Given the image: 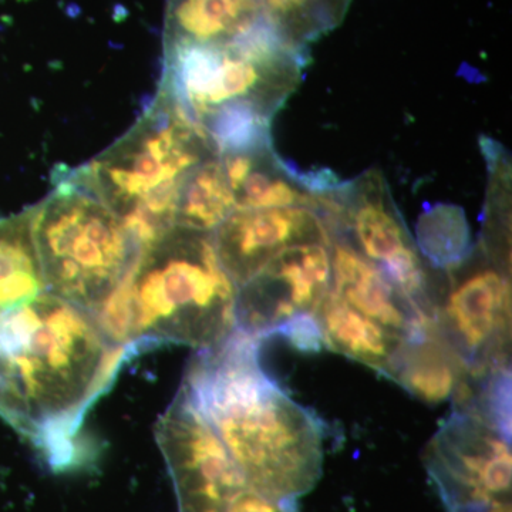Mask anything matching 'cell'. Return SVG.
Instances as JSON below:
<instances>
[{"mask_svg":"<svg viewBox=\"0 0 512 512\" xmlns=\"http://www.w3.org/2000/svg\"><path fill=\"white\" fill-rule=\"evenodd\" d=\"M419 245L437 271L457 265L473 249L463 215L451 207L436 208L424 215L419 227Z\"/></svg>","mask_w":512,"mask_h":512,"instance_id":"cell-21","label":"cell"},{"mask_svg":"<svg viewBox=\"0 0 512 512\" xmlns=\"http://www.w3.org/2000/svg\"><path fill=\"white\" fill-rule=\"evenodd\" d=\"M433 323L473 380L510 370L511 285L508 266L478 244L434 274Z\"/></svg>","mask_w":512,"mask_h":512,"instance_id":"cell-7","label":"cell"},{"mask_svg":"<svg viewBox=\"0 0 512 512\" xmlns=\"http://www.w3.org/2000/svg\"><path fill=\"white\" fill-rule=\"evenodd\" d=\"M306 49L268 22L220 46L163 49L158 93L210 138L218 154L271 144L269 128L301 80Z\"/></svg>","mask_w":512,"mask_h":512,"instance_id":"cell-4","label":"cell"},{"mask_svg":"<svg viewBox=\"0 0 512 512\" xmlns=\"http://www.w3.org/2000/svg\"><path fill=\"white\" fill-rule=\"evenodd\" d=\"M237 298L212 232L175 227L141 249L123 284L92 316L133 356L167 343L201 352L234 335Z\"/></svg>","mask_w":512,"mask_h":512,"instance_id":"cell-3","label":"cell"},{"mask_svg":"<svg viewBox=\"0 0 512 512\" xmlns=\"http://www.w3.org/2000/svg\"><path fill=\"white\" fill-rule=\"evenodd\" d=\"M451 512H464V511H451Z\"/></svg>","mask_w":512,"mask_h":512,"instance_id":"cell-23","label":"cell"},{"mask_svg":"<svg viewBox=\"0 0 512 512\" xmlns=\"http://www.w3.org/2000/svg\"><path fill=\"white\" fill-rule=\"evenodd\" d=\"M323 346L386 376L404 342L389 329L357 312L330 288L316 312Z\"/></svg>","mask_w":512,"mask_h":512,"instance_id":"cell-17","label":"cell"},{"mask_svg":"<svg viewBox=\"0 0 512 512\" xmlns=\"http://www.w3.org/2000/svg\"><path fill=\"white\" fill-rule=\"evenodd\" d=\"M131 356L90 313L42 293L0 313V416L52 470L83 466L93 458L79 439L84 416Z\"/></svg>","mask_w":512,"mask_h":512,"instance_id":"cell-1","label":"cell"},{"mask_svg":"<svg viewBox=\"0 0 512 512\" xmlns=\"http://www.w3.org/2000/svg\"><path fill=\"white\" fill-rule=\"evenodd\" d=\"M212 235L238 288L286 249L330 242L325 215L309 207L234 211Z\"/></svg>","mask_w":512,"mask_h":512,"instance_id":"cell-12","label":"cell"},{"mask_svg":"<svg viewBox=\"0 0 512 512\" xmlns=\"http://www.w3.org/2000/svg\"><path fill=\"white\" fill-rule=\"evenodd\" d=\"M235 211L220 156L215 154L188 175L178 197L175 227L214 232Z\"/></svg>","mask_w":512,"mask_h":512,"instance_id":"cell-19","label":"cell"},{"mask_svg":"<svg viewBox=\"0 0 512 512\" xmlns=\"http://www.w3.org/2000/svg\"><path fill=\"white\" fill-rule=\"evenodd\" d=\"M32 208V234L46 292L90 315L123 284L141 248L126 225L72 170Z\"/></svg>","mask_w":512,"mask_h":512,"instance_id":"cell-6","label":"cell"},{"mask_svg":"<svg viewBox=\"0 0 512 512\" xmlns=\"http://www.w3.org/2000/svg\"><path fill=\"white\" fill-rule=\"evenodd\" d=\"M180 512H227L248 485L217 431L181 386L156 426Z\"/></svg>","mask_w":512,"mask_h":512,"instance_id":"cell-10","label":"cell"},{"mask_svg":"<svg viewBox=\"0 0 512 512\" xmlns=\"http://www.w3.org/2000/svg\"><path fill=\"white\" fill-rule=\"evenodd\" d=\"M234 200L235 211L309 207L325 210L330 192L306 187L272 151L271 144L218 154Z\"/></svg>","mask_w":512,"mask_h":512,"instance_id":"cell-14","label":"cell"},{"mask_svg":"<svg viewBox=\"0 0 512 512\" xmlns=\"http://www.w3.org/2000/svg\"><path fill=\"white\" fill-rule=\"evenodd\" d=\"M266 22L259 0H167L163 49L227 45Z\"/></svg>","mask_w":512,"mask_h":512,"instance_id":"cell-15","label":"cell"},{"mask_svg":"<svg viewBox=\"0 0 512 512\" xmlns=\"http://www.w3.org/2000/svg\"><path fill=\"white\" fill-rule=\"evenodd\" d=\"M215 154L204 131L158 93L126 136L72 173L144 249L175 228L185 180Z\"/></svg>","mask_w":512,"mask_h":512,"instance_id":"cell-5","label":"cell"},{"mask_svg":"<svg viewBox=\"0 0 512 512\" xmlns=\"http://www.w3.org/2000/svg\"><path fill=\"white\" fill-rule=\"evenodd\" d=\"M265 19L292 45L306 49L338 28L352 0H259Z\"/></svg>","mask_w":512,"mask_h":512,"instance_id":"cell-20","label":"cell"},{"mask_svg":"<svg viewBox=\"0 0 512 512\" xmlns=\"http://www.w3.org/2000/svg\"><path fill=\"white\" fill-rule=\"evenodd\" d=\"M262 342L235 330L218 348L195 355L183 384L249 490L296 501L322 476L325 426L266 375L259 362Z\"/></svg>","mask_w":512,"mask_h":512,"instance_id":"cell-2","label":"cell"},{"mask_svg":"<svg viewBox=\"0 0 512 512\" xmlns=\"http://www.w3.org/2000/svg\"><path fill=\"white\" fill-rule=\"evenodd\" d=\"M332 288L329 245L286 249L238 288L237 330L259 340L313 319Z\"/></svg>","mask_w":512,"mask_h":512,"instance_id":"cell-11","label":"cell"},{"mask_svg":"<svg viewBox=\"0 0 512 512\" xmlns=\"http://www.w3.org/2000/svg\"><path fill=\"white\" fill-rule=\"evenodd\" d=\"M386 377L416 399L430 404L454 402L466 393L471 382L463 360L437 332L436 326L424 335L404 340Z\"/></svg>","mask_w":512,"mask_h":512,"instance_id":"cell-16","label":"cell"},{"mask_svg":"<svg viewBox=\"0 0 512 512\" xmlns=\"http://www.w3.org/2000/svg\"><path fill=\"white\" fill-rule=\"evenodd\" d=\"M433 322L434 274L376 171L339 188V210L330 221Z\"/></svg>","mask_w":512,"mask_h":512,"instance_id":"cell-9","label":"cell"},{"mask_svg":"<svg viewBox=\"0 0 512 512\" xmlns=\"http://www.w3.org/2000/svg\"><path fill=\"white\" fill-rule=\"evenodd\" d=\"M329 251L332 291L357 312L403 339L433 328L434 323L342 232H330Z\"/></svg>","mask_w":512,"mask_h":512,"instance_id":"cell-13","label":"cell"},{"mask_svg":"<svg viewBox=\"0 0 512 512\" xmlns=\"http://www.w3.org/2000/svg\"><path fill=\"white\" fill-rule=\"evenodd\" d=\"M227 512H298V507L296 501L275 500L247 488L229 504Z\"/></svg>","mask_w":512,"mask_h":512,"instance_id":"cell-22","label":"cell"},{"mask_svg":"<svg viewBox=\"0 0 512 512\" xmlns=\"http://www.w3.org/2000/svg\"><path fill=\"white\" fill-rule=\"evenodd\" d=\"M448 512H483L511 503V430L473 404H454L424 454Z\"/></svg>","mask_w":512,"mask_h":512,"instance_id":"cell-8","label":"cell"},{"mask_svg":"<svg viewBox=\"0 0 512 512\" xmlns=\"http://www.w3.org/2000/svg\"><path fill=\"white\" fill-rule=\"evenodd\" d=\"M46 292L32 234V208L0 218V313Z\"/></svg>","mask_w":512,"mask_h":512,"instance_id":"cell-18","label":"cell"}]
</instances>
